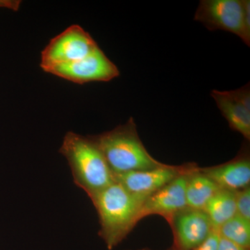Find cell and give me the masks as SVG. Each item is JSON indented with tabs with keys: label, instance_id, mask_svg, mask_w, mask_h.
Segmentation results:
<instances>
[{
	"label": "cell",
	"instance_id": "obj_18",
	"mask_svg": "<svg viewBox=\"0 0 250 250\" xmlns=\"http://www.w3.org/2000/svg\"><path fill=\"white\" fill-rule=\"evenodd\" d=\"M21 4V1L18 0H0V7L6 8L13 11H18Z\"/></svg>",
	"mask_w": 250,
	"mask_h": 250
},
{
	"label": "cell",
	"instance_id": "obj_17",
	"mask_svg": "<svg viewBox=\"0 0 250 250\" xmlns=\"http://www.w3.org/2000/svg\"><path fill=\"white\" fill-rule=\"evenodd\" d=\"M218 250H250L243 247L238 246L232 242L225 239L220 236V242H219Z\"/></svg>",
	"mask_w": 250,
	"mask_h": 250
},
{
	"label": "cell",
	"instance_id": "obj_3",
	"mask_svg": "<svg viewBox=\"0 0 250 250\" xmlns=\"http://www.w3.org/2000/svg\"><path fill=\"white\" fill-rule=\"evenodd\" d=\"M90 138L103 153L114 175L149 170L164 164L147 152L132 118L111 131Z\"/></svg>",
	"mask_w": 250,
	"mask_h": 250
},
{
	"label": "cell",
	"instance_id": "obj_7",
	"mask_svg": "<svg viewBox=\"0 0 250 250\" xmlns=\"http://www.w3.org/2000/svg\"><path fill=\"white\" fill-rule=\"evenodd\" d=\"M195 166L192 164L182 166L164 164L149 170L116 174L114 175L115 181L121 184L131 193L147 198L181 174L191 170Z\"/></svg>",
	"mask_w": 250,
	"mask_h": 250
},
{
	"label": "cell",
	"instance_id": "obj_15",
	"mask_svg": "<svg viewBox=\"0 0 250 250\" xmlns=\"http://www.w3.org/2000/svg\"><path fill=\"white\" fill-rule=\"evenodd\" d=\"M236 214L250 222V187L236 191Z\"/></svg>",
	"mask_w": 250,
	"mask_h": 250
},
{
	"label": "cell",
	"instance_id": "obj_14",
	"mask_svg": "<svg viewBox=\"0 0 250 250\" xmlns=\"http://www.w3.org/2000/svg\"><path fill=\"white\" fill-rule=\"evenodd\" d=\"M220 236L246 249L250 248V222L235 215L219 229Z\"/></svg>",
	"mask_w": 250,
	"mask_h": 250
},
{
	"label": "cell",
	"instance_id": "obj_10",
	"mask_svg": "<svg viewBox=\"0 0 250 250\" xmlns=\"http://www.w3.org/2000/svg\"><path fill=\"white\" fill-rule=\"evenodd\" d=\"M210 95L230 128L250 140V83L233 90H213Z\"/></svg>",
	"mask_w": 250,
	"mask_h": 250
},
{
	"label": "cell",
	"instance_id": "obj_12",
	"mask_svg": "<svg viewBox=\"0 0 250 250\" xmlns=\"http://www.w3.org/2000/svg\"><path fill=\"white\" fill-rule=\"evenodd\" d=\"M220 188L202 173L200 167L192 171L188 179L186 196L187 207L192 209L204 210L206 205Z\"/></svg>",
	"mask_w": 250,
	"mask_h": 250
},
{
	"label": "cell",
	"instance_id": "obj_13",
	"mask_svg": "<svg viewBox=\"0 0 250 250\" xmlns=\"http://www.w3.org/2000/svg\"><path fill=\"white\" fill-rule=\"evenodd\" d=\"M236 191L220 188L210 199L204 210L208 215L212 226L218 229L236 215Z\"/></svg>",
	"mask_w": 250,
	"mask_h": 250
},
{
	"label": "cell",
	"instance_id": "obj_4",
	"mask_svg": "<svg viewBox=\"0 0 250 250\" xmlns=\"http://www.w3.org/2000/svg\"><path fill=\"white\" fill-rule=\"evenodd\" d=\"M194 20L208 30L235 34L250 46V0H202Z\"/></svg>",
	"mask_w": 250,
	"mask_h": 250
},
{
	"label": "cell",
	"instance_id": "obj_11",
	"mask_svg": "<svg viewBox=\"0 0 250 250\" xmlns=\"http://www.w3.org/2000/svg\"><path fill=\"white\" fill-rule=\"evenodd\" d=\"M220 188L238 191L250 187V159L248 147L241 149L238 155L225 164L200 168Z\"/></svg>",
	"mask_w": 250,
	"mask_h": 250
},
{
	"label": "cell",
	"instance_id": "obj_5",
	"mask_svg": "<svg viewBox=\"0 0 250 250\" xmlns=\"http://www.w3.org/2000/svg\"><path fill=\"white\" fill-rule=\"evenodd\" d=\"M99 47L83 28L73 24L54 37L41 52V67H49L70 63L84 58Z\"/></svg>",
	"mask_w": 250,
	"mask_h": 250
},
{
	"label": "cell",
	"instance_id": "obj_16",
	"mask_svg": "<svg viewBox=\"0 0 250 250\" xmlns=\"http://www.w3.org/2000/svg\"><path fill=\"white\" fill-rule=\"evenodd\" d=\"M220 239L218 229L213 228L207 239L193 250H218Z\"/></svg>",
	"mask_w": 250,
	"mask_h": 250
},
{
	"label": "cell",
	"instance_id": "obj_19",
	"mask_svg": "<svg viewBox=\"0 0 250 250\" xmlns=\"http://www.w3.org/2000/svg\"><path fill=\"white\" fill-rule=\"evenodd\" d=\"M154 250L149 249V248H146V249H142V250ZM173 250L171 249V250Z\"/></svg>",
	"mask_w": 250,
	"mask_h": 250
},
{
	"label": "cell",
	"instance_id": "obj_1",
	"mask_svg": "<svg viewBox=\"0 0 250 250\" xmlns=\"http://www.w3.org/2000/svg\"><path fill=\"white\" fill-rule=\"evenodd\" d=\"M146 199L131 193L117 182L90 199L98 212L100 236L108 250L119 245L141 220Z\"/></svg>",
	"mask_w": 250,
	"mask_h": 250
},
{
	"label": "cell",
	"instance_id": "obj_9",
	"mask_svg": "<svg viewBox=\"0 0 250 250\" xmlns=\"http://www.w3.org/2000/svg\"><path fill=\"white\" fill-rule=\"evenodd\" d=\"M197 167L181 174L146 199L141 209V220L152 215H161L167 222L176 213L187 208L186 189L189 175Z\"/></svg>",
	"mask_w": 250,
	"mask_h": 250
},
{
	"label": "cell",
	"instance_id": "obj_2",
	"mask_svg": "<svg viewBox=\"0 0 250 250\" xmlns=\"http://www.w3.org/2000/svg\"><path fill=\"white\" fill-rule=\"evenodd\" d=\"M59 152L66 159L74 182L90 199L114 183V174L90 136L68 131Z\"/></svg>",
	"mask_w": 250,
	"mask_h": 250
},
{
	"label": "cell",
	"instance_id": "obj_6",
	"mask_svg": "<svg viewBox=\"0 0 250 250\" xmlns=\"http://www.w3.org/2000/svg\"><path fill=\"white\" fill-rule=\"evenodd\" d=\"M44 71L79 84L93 82H110L120 75L118 67L100 47L80 60L54 65Z\"/></svg>",
	"mask_w": 250,
	"mask_h": 250
},
{
	"label": "cell",
	"instance_id": "obj_8",
	"mask_svg": "<svg viewBox=\"0 0 250 250\" xmlns=\"http://www.w3.org/2000/svg\"><path fill=\"white\" fill-rule=\"evenodd\" d=\"M168 223L173 231V250L195 249L213 229L205 210L188 207L174 215Z\"/></svg>",
	"mask_w": 250,
	"mask_h": 250
}]
</instances>
